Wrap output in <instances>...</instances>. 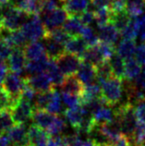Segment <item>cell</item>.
I'll use <instances>...</instances> for the list:
<instances>
[{"label":"cell","mask_w":145,"mask_h":146,"mask_svg":"<svg viewBox=\"0 0 145 146\" xmlns=\"http://www.w3.org/2000/svg\"><path fill=\"white\" fill-rule=\"evenodd\" d=\"M81 36L85 40V42L90 46H95L99 44L100 39H99L98 35H96L94 30L90 26H84L83 30L81 33Z\"/></svg>","instance_id":"39"},{"label":"cell","mask_w":145,"mask_h":146,"mask_svg":"<svg viewBox=\"0 0 145 146\" xmlns=\"http://www.w3.org/2000/svg\"><path fill=\"white\" fill-rule=\"evenodd\" d=\"M140 67L135 58H129L125 61V79L128 82H132L139 76Z\"/></svg>","instance_id":"30"},{"label":"cell","mask_w":145,"mask_h":146,"mask_svg":"<svg viewBox=\"0 0 145 146\" xmlns=\"http://www.w3.org/2000/svg\"><path fill=\"white\" fill-rule=\"evenodd\" d=\"M15 100L4 89L3 86L0 87V112L2 111H11L16 104Z\"/></svg>","instance_id":"35"},{"label":"cell","mask_w":145,"mask_h":146,"mask_svg":"<svg viewBox=\"0 0 145 146\" xmlns=\"http://www.w3.org/2000/svg\"><path fill=\"white\" fill-rule=\"evenodd\" d=\"M21 30L29 43L37 42L41 39L44 40L46 34V29L39 15L30 16Z\"/></svg>","instance_id":"4"},{"label":"cell","mask_w":145,"mask_h":146,"mask_svg":"<svg viewBox=\"0 0 145 146\" xmlns=\"http://www.w3.org/2000/svg\"><path fill=\"white\" fill-rule=\"evenodd\" d=\"M123 59V57H121L116 52L112 58L109 60V64L111 66L114 76L122 80L125 79V62Z\"/></svg>","instance_id":"29"},{"label":"cell","mask_w":145,"mask_h":146,"mask_svg":"<svg viewBox=\"0 0 145 146\" xmlns=\"http://www.w3.org/2000/svg\"><path fill=\"white\" fill-rule=\"evenodd\" d=\"M26 82L37 93H44V92L50 91L54 89L52 82L46 72L39 73V74L25 77Z\"/></svg>","instance_id":"11"},{"label":"cell","mask_w":145,"mask_h":146,"mask_svg":"<svg viewBox=\"0 0 145 146\" xmlns=\"http://www.w3.org/2000/svg\"><path fill=\"white\" fill-rule=\"evenodd\" d=\"M42 21L44 22V25L46 29V32L60 28L61 26H64L68 21L70 15L67 12V10L64 7H58L51 12L41 14Z\"/></svg>","instance_id":"7"},{"label":"cell","mask_w":145,"mask_h":146,"mask_svg":"<svg viewBox=\"0 0 145 146\" xmlns=\"http://www.w3.org/2000/svg\"><path fill=\"white\" fill-rule=\"evenodd\" d=\"M114 118H115V112L108 106H102L100 109H98L96 112L93 114V119L96 126L103 124V123L110 122Z\"/></svg>","instance_id":"27"},{"label":"cell","mask_w":145,"mask_h":146,"mask_svg":"<svg viewBox=\"0 0 145 146\" xmlns=\"http://www.w3.org/2000/svg\"><path fill=\"white\" fill-rule=\"evenodd\" d=\"M115 117L120 123L122 133L131 141V138L138 125L135 106L130 103H124L115 110Z\"/></svg>","instance_id":"1"},{"label":"cell","mask_w":145,"mask_h":146,"mask_svg":"<svg viewBox=\"0 0 145 146\" xmlns=\"http://www.w3.org/2000/svg\"><path fill=\"white\" fill-rule=\"evenodd\" d=\"M2 20H3V7L0 5V29L2 28Z\"/></svg>","instance_id":"55"},{"label":"cell","mask_w":145,"mask_h":146,"mask_svg":"<svg viewBox=\"0 0 145 146\" xmlns=\"http://www.w3.org/2000/svg\"><path fill=\"white\" fill-rule=\"evenodd\" d=\"M28 135L32 146H47L50 138V135L45 130L35 125H32L28 128Z\"/></svg>","instance_id":"15"},{"label":"cell","mask_w":145,"mask_h":146,"mask_svg":"<svg viewBox=\"0 0 145 146\" xmlns=\"http://www.w3.org/2000/svg\"><path fill=\"white\" fill-rule=\"evenodd\" d=\"M137 29H138V36L142 42H145V15H142L136 19Z\"/></svg>","instance_id":"51"},{"label":"cell","mask_w":145,"mask_h":146,"mask_svg":"<svg viewBox=\"0 0 145 146\" xmlns=\"http://www.w3.org/2000/svg\"><path fill=\"white\" fill-rule=\"evenodd\" d=\"M130 18L131 17L129 16V14L127 12V11H123V12H119V13H115V14H112L111 23L115 26L121 33L122 31L129 24V22L131 21Z\"/></svg>","instance_id":"34"},{"label":"cell","mask_w":145,"mask_h":146,"mask_svg":"<svg viewBox=\"0 0 145 146\" xmlns=\"http://www.w3.org/2000/svg\"><path fill=\"white\" fill-rule=\"evenodd\" d=\"M79 17L84 26H90L93 22L95 21V16L93 10H87L79 15Z\"/></svg>","instance_id":"50"},{"label":"cell","mask_w":145,"mask_h":146,"mask_svg":"<svg viewBox=\"0 0 145 146\" xmlns=\"http://www.w3.org/2000/svg\"><path fill=\"white\" fill-rule=\"evenodd\" d=\"M61 108H62V100H61V96L58 94V92L56 89H54L53 90L50 103H49L46 110L52 114L58 115L61 111Z\"/></svg>","instance_id":"40"},{"label":"cell","mask_w":145,"mask_h":146,"mask_svg":"<svg viewBox=\"0 0 145 146\" xmlns=\"http://www.w3.org/2000/svg\"><path fill=\"white\" fill-rule=\"evenodd\" d=\"M101 146H102V144H101Z\"/></svg>","instance_id":"58"},{"label":"cell","mask_w":145,"mask_h":146,"mask_svg":"<svg viewBox=\"0 0 145 146\" xmlns=\"http://www.w3.org/2000/svg\"><path fill=\"white\" fill-rule=\"evenodd\" d=\"M102 97L108 106H114L120 101L124 92L122 80L113 77L102 83Z\"/></svg>","instance_id":"3"},{"label":"cell","mask_w":145,"mask_h":146,"mask_svg":"<svg viewBox=\"0 0 145 146\" xmlns=\"http://www.w3.org/2000/svg\"><path fill=\"white\" fill-rule=\"evenodd\" d=\"M34 112V107L30 103L26 100L20 98L11 109L10 113L15 124L25 125L29 120H32Z\"/></svg>","instance_id":"5"},{"label":"cell","mask_w":145,"mask_h":146,"mask_svg":"<svg viewBox=\"0 0 145 146\" xmlns=\"http://www.w3.org/2000/svg\"><path fill=\"white\" fill-rule=\"evenodd\" d=\"M98 47L100 49V52L104 57L105 61H109L112 58V56L116 54V49L113 44H110L105 42H99Z\"/></svg>","instance_id":"44"},{"label":"cell","mask_w":145,"mask_h":146,"mask_svg":"<svg viewBox=\"0 0 145 146\" xmlns=\"http://www.w3.org/2000/svg\"><path fill=\"white\" fill-rule=\"evenodd\" d=\"M60 87L62 89L63 93L75 94L78 95V96H81L83 92V89H84L83 83L75 75L66 77L63 84Z\"/></svg>","instance_id":"18"},{"label":"cell","mask_w":145,"mask_h":146,"mask_svg":"<svg viewBox=\"0 0 145 146\" xmlns=\"http://www.w3.org/2000/svg\"><path fill=\"white\" fill-rule=\"evenodd\" d=\"M62 4L61 0H42V10L41 14L48 13L58 9L59 4Z\"/></svg>","instance_id":"46"},{"label":"cell","mask_w":145,"mask_h":146,"mask_svg":"<svg viewBox=\"0 0 145 146\" xmlns=\"http://www.w3.org/2000/svg\"><path fill=\"white\" fill-rule=\"evenodd\" d=\"M11 146H32L29 140L28 129L25 125L15 124L7 133Z\"/></svg>","instance_id":"12"},{"label":"cell","mask_w":145,"mask_h":146,"mask_svg":"<svg viewBox=\"0 0 145 146\" xmlns=\"http://www.w3.org/2000/svg\"><path fill=\"white\" fill-rule=\"evenodd\" d=\"M107 1H109L110 3H111V1H112V0H107Z\"/></svg>","instance_id":"56"},{"label":"cell","mask_w":145,"mask_h":146,"mask_svg":"<svg viewBox=\"0 0 145 146\" xmlns=\"http://www.w3.org/2000/svg\"><path fill=\"white\" fill-rule=\"evenodd\" d=\"M136 19L131 18V21L129 22V24L121 32V35L123 36L124 39L135 41L137 36H138V29H137V20Z\"/></svg>","instance_id":"41"},{"label":"cell","mask_w":145,"mask_h":146,"mask_svg":"<svg viewBox=\"0 0 145 146\" xmlns=\"http://www.w3.org/2000/svg\"><path fill=\"white\" fill-rule=\"evenodd\" d=\"M64 47L66 53L81 57L83 55V53L88 49L89 45L85 42V40L79 35V36L70 37V40L64 45Z\"/></svg>","instance_id":"14"},{"label":"cell","mask_w":145,"mask_h":146,"mask_svg":"<svg viewBox=\"0 0 145 146\" xmlns=\"http://www.w3.org/2000/svg\"><path fill=\"white\" fill-rule=\"evenodd\" d=\"M82 146H101V143H99L95 139H88L83 141Z\"/></svg>","instance_id":"54"},{"label":"cell","mask_w":145,"mask_h":146,"mask_svg":"<svg viewBox=\"0 0 145 146\" xmlns=\"http://www.w3.org/2000/svg\"><path fill=\"white\" fill-rule=\"evenodd\" d=\"M78 79L83 83V85L95 82L96 78V67L90 63L81 62L77 71Z\"/></svg>","instance_id":"17"},{"label":"cell","mask_w":145,"mask_h":146,"mask_svg":"<svg viewBox=\"0 0 145 146\" xmlns=\"http://www.w3.org/2000/svg\"><path fill=\"white\" fill-rule=\"evenodd\" d=\"M45 37H48L50 39L54 40L56 42H58V44L65 45L67 42L70 40V38L71 37L70 34H68L66 31L61 28H58L52 31H49V32H46V34H45Z\"/></svg>","instance_id":"36"},{"label":"cell","mask_w":145,"mask_h":146,"mask_svg":"<svg viewBox=\"0 0 145 146\" xmlns=\"http://www.w3.org/2000/svg\"><path fill=\"white\" fill-rule=\"evenodd\" d=\"M135 111L137 118H138V122L142 123V124L145 125V101L139 104L135 107Z\"/></svg>","instance_id":"52"},{"label":"cell","mask_w":145,"mask_h":146,"mask_svg":"<svg viewBox=\"0 0 145 146\" xmlns=\"http://www.w3.org/2000/svg\"><path fill=\"white\" fill-rule=\"evenodd\" d=\"M64 1V0H61V2H63Z\"/></svg>","instance_id":"57"},{"label":"cell","mask_w":145,"mask_h":146,"mask_svg":"<svg viewBox=\"0 0 145 146\" xmlns=\"http://www.w3.org/2000/svg\"><path fill=\"white\" fill-rule=\"evenodd\" d=\"M83 141L79 135L64 136L63 146H82Z\"/></svg>","instance_id":"48"},{"label":"cell","mask_w":145,"mask_h":146,"mask_svg":"<svg viewBox=\"0 0 145 146\" xmlns=\"http://www.w3.org/2000/svg\"><path fill=\"white\" fill-rule=\"evenodd\" d=\"M14 125L15 122L9 111L0 112V134H7Z\"/></svg>","instance_id":"37"},{"label":"cell","mask_w":145,"mask_h":146,"mask_svg":"<svg viewBox=\"0 0 145 146\" xmlns=\"http://www.w3.org/2000/svg\"><path fill=\"white\" fill-rule=\"evenodd\" d=\"M50 60L51 59L49 58L47 56H45L38 60L28 61L25 71L28 73V76L46 72L47 67L49 65V62H50Z\"/></svg>","instance_id":"22"},{"label":"cell","mask_w":145,"mask_h":146,"mask_svg":"<svg viewBox=\"0 0 145 146\" xmlns=\"http://www.w3.org/2000/svg\"><path fill=\"white\" fill-rule=\"evenodd\" d=\"M3 7V20L2 28L9 32H15L21 30L25 22L30 17L24 11H22L12 3L2 7Z\"/></svg>","instance_id":"2"},{"label":"cell","mask_w":145,"mask_h":146,"mask_svg":"<svg viewBox=\"0 0 145 146\" xmlns=\"http://www.w3.org/2000/svg\"><path fill=\"white\" fill-rule=\"evenodd\" d=\"M44 45L46 55L50 59L56 60L58 56L65 53L64 45L58 44V42L52 40L48 37L44 38Z\"/></svg>","instance_id":"24"},{"label":"cell","mask_w":145,"mask_h":146,"mask_svg":"<svg viewBox=\"0 0 145 146\" xmlns=\"http://www.w3.org/2000/svg\"><path fill=\"white\" fill-rule=\"evenodd\" d=\"M62 102L68 108H73L79 105H81V97L78 95L63 93L62 94Z\"/></svg>","instance_id":"45"},{"label":"cell","mask_w":145,"mask_h":146,"mask_svg":"<svg viewBox=\"0 0 145 146\" xmlns=\"http://www.w3.org/2000/svg\"><path fill=\"white\" fill-rule=\"evenodd\" d=\"M120 32L112 23H109L102 28H99L98 37L101 42H105L110 44H115L119 37Z\"/></svg>","instance_id":"20"},{"label":"cell","mask_w":145,"mask_h":146,"mask_svg":"<svg viewBox=\"0 0 145 146\" xmlns=\"http://www.w3.org/2000/svg\"><path fill=\"white\" fill-rule=\"evenodd\" d=\"M109 9L112 14L127 11V0H112Z\"/></svg>","instance_id":"47"},{"label":"cell","mask_w":145,"mask_h":146,"mask_svg":"<svg viewBox=\"0 0 145 146\" xmlns=\"http://www.w3.org/2000/svg\"><path fill=\"white\" fill-rule=\"evenodd\" d=\"M55 61L56 65H58V67L59 68L60 71L66 77L74 75L75 73H77L79 68L82 62L81 57L66 52L62 54L60 56H58Z\"/></svg>","instance_id":"8"},{"label":"cell","mask_w":145,"mask_h":146,"mask_svg":"<svg viewBox=\"0 0 145 146\" xmlns=\"http://www.w3.org/2000/svg\"><path fill=\"white\" fill-rule=\"evenodd\" d=\"M83 23L79 16H70L64 24V30L72 36H79L83 30Z\"/></svg>","instance_id":"25"},{"label":"cell","mask_w":145,"mask_h":146,"mask_svg":"<svg viewBox=\"0 0 145 146\" xmlns=\"http://www.w3.org/2000/svg\"><path fill=\"white\" fill-rule=\"evenodd\" d=\"M135 59L138 61L140 65L145 66V42L140 44L136 48L135 52Z\"/></svg>","instance_id":"49"},{"label":"cell","mask_w":145,"mask_h":146,"mask_svg":"<svg viewBox=\"0 0 145 146\" xmlns=\"http://www.w3.org/2000/svg\"><path fill=\"white\" fill-rule=\"evenodd\" d=\"M134 84L138 88H140V90H142V91L145 90V66L143 67L142 70H140L139 76L135 79Z\"/></svg>","instance_id":"53"},{"label":"cell","mask_w":145,"mask_h":146,"mask_svg":"<svg viewBox=\"0 0 145 146\" xmlns=\"http://www.w3.org/2000/svg\"><path fill=\"white\" fill-rule=\"evenodd\" d=\"M131 143L135 145L145 144V125L142 123H138L134 134L131 138Z\"/></svg>","instance_id":"43"},{"label":"cell","mask_w":145,"mask_h":146,"mask_svg":"<svg viewBox=\"0 0 145 146\" xmlns=\"http://www.w3.org/2000/svg\"><path fill=\"white\" fill-rule=\"evenodd\" d=\"M81 59L82 62L90 63L93 66L97 67L98 65L105 62V59L103 57L102 54L100 52V49L98 47V44L95 46H90L83 53V55L81 56Z\"/></svg>","instance_id":"23"},{"label":"cell","mask_w":145,"mask_h":146,"mask_svg":"<svg viewBox=\"0 0 145 146\" xmlns=\"http://www.w3.org/2000/svg\"><path fill=\"white\" fill-rule=\"evenodd\" d=\"M81 104H85L93 100L98 99L102 97V87L99 85V83L93 82L91 84L84 85V89L81 96Z\"/></svg>","instance_id":"21"},{"label":"cell","mask_w":145,"mask_h":146,"mask_svg":"<svg viewBox=\"0 0 145 146\" xmlns=\"http://www.w3.org/2000/svg\"><path fill=\"white\" fill-rule=\"evenodd\" d=\"M145 0H127V12L131 18H138L143 14Z\"/></svg>","instance_id":"33"},{"label":"cell","mask_w":145,"mask_h":146,"mask_svg":"<svg viewBox=\"0 0 145 146\" xmlns=\"http://www.w3.org/2000/svg\"><path fill=\"white\" fill-rule=\"evenodd\" d=\"M27 85L26 79L21 75L10 72L6 77L3 83V88L9 93L15 100L20 99L24 88Z\"/></svg>","instance_id":"6"},{"label":"cell","mask_w":145,"mask_h":146,"mask_svg":"<svg viewBox=\"0 0 145 146\" xmlns=\"http://www.w3.org/2000/svg\"><path fill=\"white\" fill-rule=\"evenodd\" d=\"M58 115L52 114L48 112L47 110L43 109H35L32 115V120L33 122V125L39 127L40 129L48 131V129L51 128V126L54 123L56 117Z\"/></svg>","instance_id":"13"},{"label":"cell","mask_w":145,"mask_h":146,"mask_svg":"<svg viewBox=\"0 0 145 146\" xmlns=\"http://www.w3.org/2000/svg\"><path fill=\"white\" fill-rule=\"evenodd\" d=\"M27 63L28 59L25 56L24 49L22 48H14L9 58L7 59V66H9V71L20 75L26 70Z\"/></svg>","instance_id":"10"},{"label":"cell","mask_w":145,"mask_h":146,"mask_svg":"<svg viewBox=\"0 0 145 146\" xmlns=\"http://www.w3.org/2000/svg\"><path fill=\"white\" fill-rule=\"evenodd\" d=\"M9 42L13 45V47L22 48V49H24L26 47V45L29 44L28 40L26 39L23 33L21 32V30L11 32L9 35Z\"/></svg>","instance_id":"38"},{"label":"cell","mask_w":145,"mask_h":146,"mask_svg":"<svg viewBox=\"0 0 145 146\" xmlns=\"http://www.w3.org/2000/svg\"><path fill=\"white\" fill-rule=\"evenodd\" d=\"M136 48L137 46H136L135 41L124 39L123 41L120 42L119 44H118L117 53L121 57H123L124 59L127 60L129 58H132V56L135 55Z\"/></svg>","instance_id":"28"},{"label":"cell","mask_w":145,"mask_h":146,"mask_svg":"<svg viewBox=\"0 0 145 146\" xmlns=\"http://www.w3.org/2000/svg\"><path fill=\"white\" fill-rule=\"evenodd\" d=\"M24 52L28 61L38 60L42 58V57L47 56L46 52H45L44 43L39 41L29 43L24 48Z\"/></svg>","instance_id":"19"},{"label":"cell","mask_w":145,"mask_h":146,"mask_svg":"<svg viewBox=\"0 0 145 146\" xmlns=\"http://www.w3.org/2000/svg\"><path fill=\"white\" fill-rule=\"evenodd\" d=\"M65 129H66V122H65V120L62 117H60L58 115L54 123H53V125L51 126V128L48 129L47 133L51 137L59 136Z\"/></svg>","instance_id":"42"},{"label":"cell","mask_w":145,"mask_h":146,"mask_svg":"<svg viewBox=\"0 0 145 146\" xmlns=\"http://www.w3.org/2000/svg\"><path fill=\"white\" fill-rule=\"evenodd\" d=\"M91 0H64L63 7L70 16H79L88 10Z\"/></svg>","instance_id":"16"},{"label":"cell","mask_w":145,"mask_h":146,"mask_svg":"<svg viewBox=\"0 0 145 146\" xmlns=\"http://www.w3.org/2000/svg\"><path fill=\"white\" fill-rule=\"evenodd\" d=\"M93 11L95 16V23L98 28H102V27L111 23L112 13L109 9V7L95 9Z\"/></svg>","instance_id":"31"},{"label":"cell","mask_w":145,"mask_h":146,"mask_svg":"<svg viewBox=\"0 0 145 146\" xmlns=\"http://www.w3.org/2000/svg\"><path fill=\"white\" fill-rule=\"evenodd\" d=\"M64 116L72 128H74L79 132L84 120L89 116H91V114L84 106L79 105L73 108L66 109L64 111Z\"/></svg>","instance_id":"9"},{"label":"cell","mask_w":145,"mask_h":146,"mask_svg":"<svg viewBox=\"0 0 145 146\" xmlns=\"http://www.w3.org/2000/svg\"><path fill=\"white\" fill-rule=\"evenodd\" d=\"M113 77H115L113 74L111 66L109 64V61H105L96 67V80L99 83H103L106 80H110Z\"/></svg>","instance_id":"32"},{"label":"cell","mask_w":145,"mask_h":146,"mask_svg":"<svg viewBox=\"0 0 145 146\" xmlns=\"http://www.w3.org/2000/svg\"><path fill=\"white\" fill-rule=\"evenodd\" d=\"M46 73L48 74L49 78H50L54 87L61 86L63 84L65 79H66L63 73L60 71L59 68L58 67V65L56 63V61L53 59H51L50 62H49V65L46 70Z\"/></svg>","instance_id":"26"}]
</instances>
